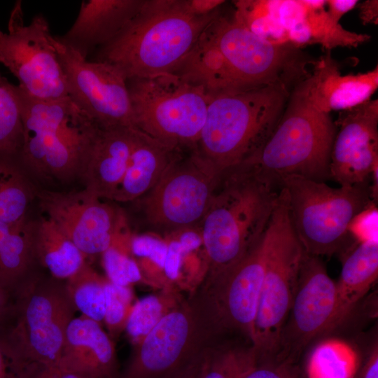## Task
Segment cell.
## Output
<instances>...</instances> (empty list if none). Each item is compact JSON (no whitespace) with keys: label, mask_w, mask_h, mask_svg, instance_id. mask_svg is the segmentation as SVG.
Segmentation results:
<instances>
[{"label":"cell","mask_w":378,"mask_h":378,"mask_svg":"<svg viewBox=\"0 0 378 378\" xmlns=\"http://www.w3.org/2000/svg\"><path fill=\"white\" fill-rule=\"evenodd\" d=\"M314 62L300 48L263 39L219 12L171 74L212 98L271 85L293 90Z\"/></svg>","instance_id":"obj_1"},{"label":"cell","mask_w":378,"mask_h":378,"mask_svg":"<svg viewBox=\"0 0 378 378\" xmlns=\"http://www.w3.org/2000/svg\"><path fill=\"white\" fill-rule=\"evenodd\" d=\"M219 12L197 16L184 0H144L135 15L89 60L113 65L127 80L171 73Z\"/></svg>","instance_id":"obj_2"},{"label":"cell","mask_w":378,"mask_h":378,"mask_svg":"<svg viewBox=\"0 0 378 378\" xmlns=\"http://www.w3.org/2000/svg\"><path fill=\"white\" fill-rule=\"evenodd\" d=\"M275 186L242 165L223 173L201 222L216 279L237 264L265 233L279 195Z\"/></svg>","instance_id":"obj_3"},{"label":"cell","mask_w":378,"mask_h":378,"mask_svg":"<svg viewBox=\"0 0 378 378\" xmlns=\"http://www.w3.org/2000/svg\"><path fill=\"white\" fill-rule=\"evenodd\" d=\"M20 110L23 139L18 158L46 178L78 174L99 127L71 99H38L10 83Z\"/></svg>","instance_id":"obj_4"},{"label":"cell","mask_w":378,"mask_h":378,"mask_svg":"<svg viewBox=\"0 0 378 378\" xmlns=\"http://www.w3.org/2000/svg\"><path fill=\"white\" fill-rule=\"evenodd\" d=\"M291 92L271 85L212 97L197 149L223 173L244 162L270 136Z\"/></svg>","instance_id":"obj_5"},{"label":"cell","mask_w":378,"mask_h":378,"mask_svg":"<svg viewBox=\"0 0 378 378\" xmlns=\"http://www.w3.org/2000/svg\"><path fill=\"white\" fill-rule=\"evenodd\" d=\"M336 132L330 113L313 107L298 84L270 136L259 150L239 164L275 185L290 175L324 182L330 178Z\"/></svg>","instance_id":"obj_6"},{"label":"cell","mask_w":378,"mask_h":378,"mask_svg":"<svg viewBox=\"0 0 378 378\" xmlns=\"http://www.w3.org/2000/svg\"><path fill=\"white\" fill-rule=\"evenodd\" d=\"M264 242V275L252 343L258 358H273L295 297L304 253L293 228L284 188L279 192Z\"/></svg>","instance_id":"obj_7"},{"label":"cell","mask_w":378,"mask_h":378,"mask_svg":"<svg viewBox=\"0 0 378 378\" xmlns=\"http://www.w3.org/2000/svg\"><path fill=\"white\" fill-rule=\"evenodd\" d=\"M75 309L65 284L34 279L13 296L0 324L10 365L58 363Z\"/></svg>","instance_id":"obj_8"},{"label":"cell","mask_w":378,"mask_h":378,"mask_svg":"<svg viewBox=\"0 0 378 378\" xmlns=\"http://www.w3.org/2000/svg\"><path fill=\"white\" fill-rule=\"evenodd\" d=\"M132 126L177 150L197 146L211 97L166 73L127 80Z\"/></svg>","instance_id":"obj_9"},{"label":"cell","mask_w":378,"mask_h":378,"mask_svg":"<svg viewBox=\"0 0 378 378\" xmlns=\"http://www.w3.org/2000/svg\"><path fill=\"white\" fill-rule=\"evenodd\" d=\"M279 185L287 191L293 228L304 252L318 257L342 250L350 222L373 201L368 183L332 188L290 175Z\"/></svg>","instance_id":"obj_10"},{"label":"cell","mask_w":378,"mask_h":378,"mask_svg":"<svg viewBox=\"0 0 378 378\" xmlns=\"http://www.w3.org/2000/svg\"><path fill=\"white\" fill-rule=\"evenodd\" d=\"M182 152L143 200L146 219L154 227L177 230L201 223L220 181L223 172L196 147Z\"/></svg>","instance_id":"obj_11"},{"label":"cell","mask_w":378,"mask_h":378,"mask_svg":"<svg viewBox=\"0 0 378 378\" xmlns=\"http://www.w3.org/2000/svg\"><path fill=\"white\" fill-rule=\"evenodd\" d=\"M0 63L33 97L56 100L69 97L49 23L40 13L25 24L21 1L11 10L8 32L0 30Z\"/></svg>","instance_id":"obj_12"},{"label":"cell","mask_w":378,"mask_h":378,"mask_svg":"<svg viewBox=\"0 0 378 378\" xmlns=\"http://www.w3.org/2000/svg\"><path fill=\"white\" fill-rule=\"evenodd\" d=\"M339 324L336 282L318 256L304 252L297 290L274 358L293 363L314 338Z\"/></svg>","instance_id":"obj_13"},{"label":"cell","mask_w":378,"mask_h":378,"mask_svg":"<svg viewBox=\"0 0 378 378\" xmlns=\"http://www.w3.org/2000/svg\"><path fill=\"white\" fill-rule=\"evenodd\" d=\"M53 37L70 99L101 129L132 126L127 79L120 71L82 57Z\"/></svg>","instance_id":"obj_14"},{"label":"cell","mask_w":378,"mask_h":378,"mask_svg":"<svg viewBox=\"0 0 378 378\" xmlns=\"http://www.w3.org/2000/svg\"><path fill=\"white\" fill-rule=\"evenodd\" d=\"M39 205L85 255L116 246L123 227L120 211L92 192L41 190Z\"/></svg>","instance_id":"obj_15"},{"label":"cell","mask_w":378,"mask_h":378,"mask_svg":"<svg viewBox=\"0 0 378 378\" xmlns=\"http://www.w3.org/2000/svg\"><path fill=\"white\" fill-rule=\"evenodd\" d=\"M330 160V178L340 186L368 183L378 166V99L342 111Z\"/></svg>","instance_id":"obj_16"},{"label":"cell","mask_w":378,"mask_h":378,"mask_svg":"<svg viewBox=\"0 0 378 378\" xmlns=\"http://www.w3.org/2000/svg\"><path fill=\"white\" fill-rule=\"evenodd\" d=\"M264 234L237 264L217 279L223 323L241 330L252 342L264 275Z\"/></svg>","instance_id":"obj_17"},{"label":"cell","mask_w":378,"mask_h":378,"mask_svg":"<svg viewBox=\"0 0 378 378\" xmlns=\"http://www.w3.org/2000/svg\"><path fill=\"white\" fill-rule=\"evenodd\" d=\"M190 332V323L183 312L175 311L164 315L144 337L119 378H174L190 363L184 360Z\"/></svg>","instance_id":"obj_18"},{"label":"cell","mask_w":378,"mask_h":378,"mask_svg":"<svg viewBox=\"0 0 378 378\" xmlns=\"http://www.w3.org/2000/svg\"><path fill=\"white\" fill-rule=\"evenodd\" d=\"M139 133L133 126L99 128L78 172L85 189L100 199L113 200Z\"/></svg>","instance_id":"obj_19"},{"label":"cell","mask_w":378,"mask_h":378,"mask_svg":"<svg viewBox=\"0 0 378 378\" xmlns=\"http://www.w3.org/2000/svg\"><path fill=\"white\" fill-rule=\"evenodd\" d=\"M300 85L318 111H342L371 99L378 88V66L365 73L342 75L330 51H326L315 60L310 75Z\"/></svg>","instance_id":"obj_20"},{"label":"cell","mask_w":378,"mask_h":378,"mask_svg":"<svg viewBox=\"0 0 378 378\" xmlns=\"http://www.w3.org/2000/svg\"><path fill=\"white\" fill-rule=\"evenodd\" d=\"M279 21L287 41L301 48L319 44L326 51L337 47L356 48L370 36L351 31L328 15L324 0L278 1Z\"/></svg>","instance_id":"obj_21"},{"label":"cell","mask_w":378,"mask_h":378,"mask_svg":"<svg viewBox=\"0 0 378 378\" xmlns=\"http://www.w3.org/2000/svg\"><path fill=\"white\" fill-rule=\"evenodd\" d=\"M144 0H85L71 28L55 36L87 59L111 40L135 15Z\"/></svg>","instance_id":"obj_22"},{"label":"cell","mask_w":378,"mask_h":378,"mask_svg":"<svg viewBox=\"0 0 378 378\" xmlns=\"http://www.w3.org/2000/svg\"><path fill=\"white\" fill-rule=\"evenodd\" d=\"M58 364L90 378H119L111 340L99 323L82 314L68 325Z\"/></svg>","instance_id":"obj_23"},{"label":"cell","mask_w":378,"mask_h":378,"mask_svg":"<svg viewBox=\"0 0 378 378\" xmlns=\"http://www.w3.org/2000/svg\"><path fill=\"white\" fill-rule=\"evenodd\" d=\"M181 151L140 131L127 169L113 200L126 202L146 194Z\"/></svg>","instance_id":"obj_24"},{"label":"cell","mask_w":378,"mask_h":378,"mask_svg":"<svg viewBox=\"0 0 378 378\" xmlns=\"http://www.w3.org/2000/svg\"><path fill=\"white\" fill-rule=\"evenodd\" d=\"M378 276V241L358 243L345 258L336 282L339 318H346Z\"/></svg>","instance_id":"obj_25"},{"label":"cell","mask_w":378,"mask_h":378,"mask_svg":"<svg viewBox=\"0 0 378 378\" xmlns=\"http://www.w3.org/2000/svg\"><path fill=\"white\" fill-rule=\"evenodd\" d=\"M34 253L57 279H68L85 262V255L48 217L34 225Z\"/></svg>","instance_id":"obj_26"},{"label":"cell","mask_w":378,"mask_h":378,"mask_svg":"<svg viewBox=\"0 0 378 378\" xmlns=\"http://www.w3.org/2000/svg\"><path fill=\"white\" fill-rule=\"evenodd\" d=\"M34 225L23 217L15 223L0 246V286L12 295L30 281L27 273L35 259Z\"/></svg>","instance_id":"obj_27"},{"label":"cell","mask_w":378,"mask_h":378,"mask_svg":"<svg viewBox=\"0 0 378 378\" xmlns=\"http://www.w3.org/2000/svg\"><path fill=\"white\" fill-rule=\"evenodd\" d=\"M359 355L348 342L328 338L312 350L306 364L307 378H354Z\"/></svg>","instance_id":"obj_28"},{"label":"cell","mask_w":378,"mask_h":378,"mask_svg":"<svg viewBox=\"0 0 378 378\" xmlns=\"http://www.w3.org/2000/svg\"><path fill=\"white\" fill-rule=\"evenodd\" d=\"M22 167L18 156L0 153V222L26 216L32 192Z\"/></svg>","instance_id":"obj_29"},{"label":"cell","mask_w":378,"mask_h":378,"mask_svg":"<svg viewBox=\"0 0 378 378\" xmlns=\"http://www.w3.org/2000/svg\"><path fill=\"white\" fill-rule=\"evenodd\" d=\"M105 281L85 262L65 284L75 309L98 323L104 321L105 315Z\"/></svg>","instance_id":"obj_30"},{"label":"cell","mask_w":378,"mask_h":378,"mask_svg":"<svg viewBox=\"0 0 378 378\" xmlns=\"http://www.w3.org/2000/svg\"><path fill=\"white\" fill-rule=\"evenodd\" d=\"M234 4V17L253 34L273 43H288L278 19L277 1L244 0Z\"/></svg>","instance_id":"obj_31"},{"label":"cell","mask_w":378,"mask_h":378,"mask_svg":"<svg viewBox=\"0 0 378 378\" xmlns=\"http://www.w3.org/2000/svg\"><path fill=\"white\" fill-rule=\"evenodd\" d=\"M23 139L20 110L10 83L0 74V153L18 156Z\"/></svg>","instance_id":"obj_32"},{"label":"cell","mask_w":378,"mask_h":378,"mask_svg":"<svg viewBox=\"0 0 378 378\" xmlns=\"http://www.w3.org/2000/svg\"><path fill=\"white\" fill-rule=\"evenodd\" d=\"M163 307L153 295L143 298L132 308L126 321L127 333L134 338L145 337L164 316Z\"/></svg>","instance_id":"obj_33"},{"label":"cell","mask_w":378,"mask_h":378,"mask_svg":"<svg viewBox=\"0 0 378 378\" xmlns=\"http://www.w3.org/2000/svg\"><path fill=\"white\" fill-rule=\"evenodd\" d=\"M106 309L104 321L111 330L126 323L130 313L132 292L128 286L115 285L109 281L104 284Z\"/></svg>","instance_id":"obj_34"},{"label":"cell","mask_w":378,"mask_h":378,"mask_svg":"<svg viewBox=\"0 0 378 378\" xmlns=\"http://www.w3.org/2000/svg\"><path fill=\"white\" fill-rule=\"evenodd\" d=\"M254 355L251 352L227 351L203 360V378H241L243 372Z\"/></svg>","instance_id":"obj_35"},{"label":"cell","mask_w":378,"mask_h":378,"mask_svg":"<svg viewBox=\"0 0 378 378\" xmlns=\"http://www.w3.org/2000/svg\"><path fill=\"white\" fill-rule=\"evenodd\" d=\"M103 265L111 283L128 286L138 281L141 274L136 264L117 246H112L102 253Z\"/></svg>","instance_id":"obj_36"},{"label":"cell","mask_w":378,"mask_h":378,"mask_svg":"<svg viewBox=\"0 0 378 378\" xmlns=\"http://www.w3.org/2000/svg\"><path fill=\"white\" fill-rule=\"evenodd\" d=\"M291 364L276 358H258L255 354L246 365L241 378H300Z\"/></svg>","instance_id":"obj_37"},{"label":"cell","mask_w":378,"mask_h":378,"mask_svg":"<svg viewBox=\"0 0 378 378\" xmlns=\"http://www.w3.org/2000/svg\"><path fill=\"white\" fill-rule=\"evenodd\" d=\"M8 378H90L57 364L29 363L10 365Z\"/></svg>","instance_id":"obj_38"},{"label":"cell","mask_w":378,"mask_h":378,"mask_svg":"<svg viewBox=\"0 0 378 378\" xmlns=\"http://www.w3.org/2000/svg\"><path fill=\"white\" fill-rule=\"evenodd\" d=\"M348 232L358 243L378 241V210L375 202L372 201L353 218Z\"/></svg>","instance_id":"obj_39"},{"label":"cell","mask_w":378,"mask_h":378,"mask_svg":"<svg viewBox=\"0 0 378 378\" xmlns=\"http://www.w3.org/2000/svg\"><path fill=\"white\" fill-rule=\"evenodd\" d=\"M132 248L136 255L149 256L160 266H164L167 249L161 244L144 239H136L132 242Z\"/></svg>","instance_id":"obj_40"},{"label":"cell","mask_w":378,"mask_h":378,"mask_svg":"<svg viewBox=\"0 0 378 378\" xmlns=\"http://www.w3.org/2000/svg\"><path fill=\"white\" fill-rule=\"evenodd\" d=\"M225 2L223 0H184L187 9L197 16H206L215 13Z\"/></svg>","instance_id":"obj_41"},{"label":"cell","mask_w":378,"mask_h":378,"mask_svg":"<svg viewBox=\"0 0 378 378\" xmlns=\"http://www.w3.org/2000/svg\"><path fill=\"white\" fill-rule=\"evenodd\" d=\"M326 11L330 18L339 23L346 13L354 9L358 4L357 0H328L325 1Z\"/></svg>","instance_id":"obj_42"},{"label":"cell","mask_w":378,"mask_h":378,"mask_svg":"<svg viewBox=\"0 0 378 378\" xmlns=\"http://www.w3.org/2000/svg\"><path fill=\"white\" fill-rule=\"evenodd\" d=\"M181 250L178 244H173L166 254L164 265L166 274L171 279H175L178 276Z\"/></svg>","instance_id":"obj_43"},{"label":"cell","mask_w":378,"mask_h":378,"mask_svg":"<svg viewBox=\"0 0 378 378\" xmlns=\"http://www.w3.org/2000/svg\"><path fill=\"white\" fill-rule=\"evenodd\" d=\"M359 18L363 24L378 23V1L367 0L358 5Z\"/></svg>","instance_id":"obj_44"},{"label":"cell","mask_w":378,"mask_h":378,"mask_svg":"<svg viewBox=\"0 0 378 378\" xmlns=\"http://www.w3.org/2000/svg\"><path fill=\"white\" fill-rule=\"evenodd\" d=\"M10 357L7 342L0 328V378H8Z\"/></svg>","instance_id":"obj_45"},{"label":"cell","mask_w":378,"mask_h":378,"mask_svg":"<svg viewBox=\"0 0 378 378\" xmlns=\"http://www.w3.org/2000/svg\"><path fill=\"white\" fill-rule=\"evenodd\" d=\"M361 378H378V347L377 344L371 351L363 370Z\"/></svg>","instance_id":"obj_46"},{"label":"cell","mask_w":378,"mask_h":378,"mask_svg":"<svg viewBox=\"0 0 378 378\" xmlns=\"http://www.w3.org/2000/svg\"><path fill=\"white\" fill-rule=\"evenodd\" d=\"M203 360L190 363L174 378H203Z\"/></svg>","instance_id":"obj_47"},{"label":"cell","mask_w":378,"mask_h":378,"mask_svg":"<svg viewBox=\"0 0 378 378\" xmlns=\"http://www.w3.org/2000/svg\"><path fill=\"white\" fill-rule=\"evenodd\" d=\"M13 295L10 292L0 286V323L9 309Z\"/></svg>","instance_id":"obj_48"}]
</instances>
